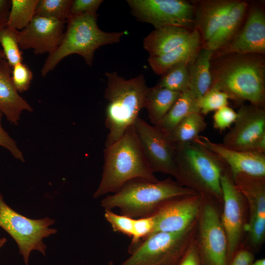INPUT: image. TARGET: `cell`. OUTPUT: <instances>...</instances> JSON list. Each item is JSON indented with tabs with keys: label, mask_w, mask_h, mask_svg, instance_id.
<instances>
[{
	"label": "cell",
	"mask_w": 265,
	"mask_h": 265,
	"mask_svg": "<svg viewBox=\"0 0 265 265\" xmlns=\"http://www.w3.org/2000/svg\"><path fill=\"white\" fill-rule=\"evenodd\" d=\"M211 67L212 84L235 102L265 106V59L264 54H230Z\"/></svg>",
	"instance_id": "cell-1"
},
{
	"label": "cell",
	"mask_w": 265,
	"mask_h": 265,
	"mask_svg": "<svg viewBox=\"0 0 265 265\" xmlns=\"http://www.w3.org/2000/svg\"><path fill=\"white\" fill-rule=\"evenodd\" d=\"M104 157L102 178L94 198L116 192L133 179L159 181L146 159L133 125L117 141L105 147Z\"/></svg>",
	"instance_id": "cell-2"
},
{
	"label": "cell",
	"mask_w": 265,
	"mask_h": 265,
	"mask_svg": "<svg viewBox=\"0 0 265 265\" xmlns=\"http://www.w3.org/2000/svg\"><path fill=\"white\" fill-rule=\"evenodd\" d=\"M176 181L204 198L222 203L221 177L227 165L194 142L174 144Z\"/></svg>",
	"instance_id": "cell-3"
},
{
	"label": "cell",
	"mask_w": 265,
	"mask_h": 265,
	"mask_svg": "<svg viewBox=\"0 0 265 265\" xmlns=\"http://www.w3.org/2000/svg\"><path fill=\"white\" fill-rule=\"evenodd\" d=\"M107 85L104 97L108 103L105 124L108 130L105 143L108 146L133 126L144 107L148 87L143 75L127 80L116 72H106Z\"/></svg>",
	"instance_id": "cell-4"
},
{
	"label": "cell",
	"mask_w": 265,
	"mask_h": 265,
	"mask_svg": "<svg viewBox=\"0 0 265 265\" xmlns=\"http://www.w3.org/2000/svg\"><path fill=\"white\" fill-rule=\"evenodd\" d=\"M195 193L171 178L157 182L135 178L127 182L113 194L102 199L100 205L105 210L117 208L121 214L135 218L153 214L170 199Z\"/></svg>",
	"instance_id": "cell-5"
},
{
	"label": "cell",
	"mask_w": 265,
	"mask_h": 265,
	"mask_svg": "<svg viewBox=\"0 0 265 265\" xmlns=\"http://www.w3.org/2000/svg\"><path fill=\"white\" fill-rule=\"evenodd\" d=\"M97 19V13L70 16L60 44L49 55L41 70L43 77L53 70L63 58L72 54L80 55L88 65H91L97 49L120 42L126 34L125 31L108 32L102 30Z\"/></svg>",
	"instance_id": "cell-6"
},
{
	"label": "cell",
	"mask_w": 265,
	"mask_h": 265,
	"mask_svg": "<svg viewBox=\"0 0 265 265\" xmlns=\"http://www.w3.org/2000/svg\"><path fill=\"white\" fill-rule=\"evenodd\" d=\"M197 224L198 220L180 232L152 234L121 265H178L195 237Z\"/></svg>",
	"instance_id": "cell-7"
},
{
	"label": "cell",
	"mask_w": 265,
	"mask_h": 265,
	"mask_svg": "<svg viewBox=\"0 0 265 265\" xmlns=\"http://www.w3.org/2000/svg\"><path fill=\"white\" fill-rule=\"evenodd\" d=\"M55 222L49 217L31 219L20 214L5 202L0 193V227L15 240L26 265H28L33 251L46 256L47 246L43 239L57 233L56 229L50 227Z\"/></svg>",
	"instance_id": "cell-8"
},
{
	"label": "cell",
	"mask_w": 265,
	"mask_h": 265,
	"mask_svg": "<svg viewBox=\"0 0 265 265\" xmlns=\"http://www.w3.org/2000/svg\"><path fill=\"white\" fill-rule=\"evenodd\" d=\"M195 240L202 265H229L227 242L215 202L204 198Z\"/></svg>",
	"instance_id": "cell-9"
},
{
	"label": "cell",
	"mask_w": 265,
	"mask_h": 265,
	"mask_svg": "<svg viewBox=\"0 0 265 265\" xmlns=\"http://www.w3.org/2000/svg\"><path fill=\"white\" fill-rule=\"evenodd\" d=\"M132 14L155 29L176 26L194 29V2L183 0H128Z\"/></svg>",
	"instance_id": "cell-10"
},
{
	"label": "cell",
	"mask_w": 265,
	"mask_h": 265,
	"mask_svg": "<svg viewBox=\"0 0 265 265\" xmlns=\"http://www.w3.org/2000/svg\"><path fill=\"white\" fill-rule=\"evenodd\" d=\"M223 210L220 221L227 242L229 265L233 256L239 248L245 227V200L236 187L228 166L221 177Z\"/></svg>",
	"instance_id": "cell-11"
},
{
	"label": "cell",
	"mask_w": 265,
	"mask_h": 265,
	"mask_svg": "<svg viewBox=\"0 0 265 265\" xmlns=\"http://www.w3.org/2000/svg\"><path fill=\"white\" fill-rule=\"evenodd\" d=\"M232 177L247 204L249 219L245 227L247 244L252 249L259 250L265 238V177L240 173Z\"/></svg>",
	"instance_id": "cell-12"
},
{
	"label": "cell",
	"mask_w": 265,
	"mask_h": 265,
	"mask_svg": "<svg viewBox=\"0 0 265 265\" xmlns=\"http://www.w3.org/2000/svg\"><path fill=\"white\" fill-rule=\"evenodd\" d=\"M265 53V13L257 4L249 6L241 27L227 44L213 52L212 60L230 54Z\"/></svg>",
	"instance_id": "cell-13"
},
{
	"label": "cell",
	"mask_w": 265,
	"mask_h": 265,
	"mask_svg": "<svg viewBox=\"0 0 265 265\" xmlns=\"http://www.w3.org/2000/svg\"><path fill=\"white\" fill-rule=\"evenodd\" d=\"M133 126L153 172L169 174L175 178V147L167 135L140 117Z\"/></svg>",
	"instance_id": "cell-14"
},
{
	"label": "cell",
	"mask_w": 265,
	"mask_h": 265,
	"mask_svg": "<svg viewBox=\"0 0 265 265\" xmlns=\"http://www.w3.org/2000/svg\"><path fill=\"white\" fill-rule=\"evenodd\" d=\"M204 197L198 193L170 199L153 214L156 232H180L198 219ZM152 233V234H153Z\"/></svg>",
	"instance_id": "cell-15"
},
{
	"label": "cell",
	"mask_w": 265,
	"mask_h": 265,
	"mask_svg": "<svg viewBox=\"0 0 265 265\" xmlns=\"http://www.w3.org/2000/svg\"><path fill=\"white\" fill-rule=\"evenodd\" d=\"M66 22L35 15L30 23L18 32L20 49H32L36 54H51L62 40Z\"/></svg>",
	"instance_id": "cell-16"
},
{
	"label": "cell",
	"mask_w": 265,
	"mask_h": 265,
	"mask_svg": "<svg viewBox=\"0 0 265 265\" xmlns=\"http://www.w3.org/2000/svg\"><path fill=\"white\" fill-rule=\"evenodd\" d=\"M237 112V119L221 144L231 149L248 151L254 141L265 133V106L242 105Z\"/></svg>",
	"instance_id": "cell-17"
},
{
	"label": "cell",
	"mask_w": 265,
	"mask_h": 265,
	"mask_svg": "<svg viewBox=\"0 0 265 265\" xmlns=\"http://www.w3.org/2000/svg\"><path fill=\"white\" fill-rule=\"evenodd\" d=\"M193 142L217 155L228 167L232 177L240 173L265 177V154L231 149L200 135Z\"/></svg>",
	"instance_id": "cell-18"
},
{
	"label": "cell",
	"mask_w": 265,
	"mask_h": 265,
	"mask_svg": "<svg viewBox=\"0 0 265 265\" xmlns=\"http://www.w3.org/2000/svg\"><path fill=\"white\" fill-rule=\"evenodd\" d=\"M237 0H205L194 4V28L199 32L202 46L215 33Z\"/></svg>",
	"instance_id": "cell-19"
},
{
	"label": "cell",
	"mask_w": 265,
	"mask_h": 265,
	"mask_svg": "<svg viewBox=\"0 0 265 265\" xmlns=\"http://www.w3.org/2000/svg\"><path fill=\"white\" fill-rule=\"evenodd\" d=\"M12 68L5 58L0 59V112L11 123L18 125L23 111L33 108L16 89L12 80Z\"/></svg>",
	"instance_id": "cell-20"
},
{
	"label": "cell",
	"mask_w": 265,
	"mask_h": 265,
	"mask_svg": "<svg viewBox=\"0 0 265 265\" xmlns=\"http://www.w3.org/2000/svg\"><path fill=\"white\" fill-rule=\"evenodd\" d=\"M202 46L200 34L194 28L184 44L165 54L157 56H149L148 62L155 73L162 75L177 64L186 63L189 64L201 50Z\"/></svg>",
	"instance_id": "cell-21"
},
{
	"label": "cell",
	"mask_w": 265,
	"mask_h": 265,
	"mask_svg": "<svg viewBox=\"0 0 265 265\" xmlns=\"http://www.w3.org/2000/svg\"><path fill=\"white\" fill-rule=\"evenodd\" d=\"M192 31L176 26L156 28L144 38L143 47L149 53V56L161 55L184 44Z\"/></svg>",
	"instance_id": "cell-22"
},
{
	"label": "cell",
	"mask_w": 265,
	"mask_h": 265,
	"mask_svg": "<svg viewBox=\"0 0 265 265\" xmlns=\"http://www.w3.org/2000/svg\"><path fill=\"white\" fill-rule=\"evenodd\" d=\"M249 7L247 2L237 0L220 27L202 48L214 51L229 42L243 25Z\"/></svg>",
	"instance_id": "cell-23"
},
{
	"label": "cell",
	"mask_w": 265,
	"mask_h": 265,
	"mask_svg": "<svg viewBox=\"0 0 265 265\" xmlns=\"http://www.w3.org/2000/svg\"><path fill=\"white\" fill-rule=\"evenodd\" d=\"M213 52L202 48L195 58L188 65V90L197 99L212 86L211 61Z\"/></svg>",
	"instance_id": "cell-24"
},
{
	"label": "cell",
	"mask_w": 265,
	"mask_h": 265,
	"mask_svg": "<svg viewBox=\"0 0 265 265\" xmlns=\"http://www.w3.org/2000/svg\"><path fill=\"white\" fill-rule=\"evenodd\" d=\"M175 92L158 85L148 87L144 107L153 126H157L165 116L181 95Z\"/></svg>",
	"instance_id": "cell-25"
},
{
	"label": "cell",
	"mask_w": 265,
	"mask_h": 265,
	"mask_svg": "<svg viewBox=\"0 0 265 265\" xmlns=\"http://www.w3.org/2000/svg\"><path fill=\"white\" fill-rule=\"evenodd\" d=\"M197 98L189 90L182 93L171 108L156 126L166 134H169L185 117L193 112H200Z\"/></svg>",
	"instance_id": "cell-26"
},
{
	"label": "cell",
	"mask_w": 265,
	"mask_h": 265,
	"mask_svg": "<svg viewBox=\"0 0 265 265\" xmlns=\"http://www.w3.org/2000/svg\"><path fill=\"white\" fill-rule=\"evenodd\" d=\"M206 127L204 116L200 112H193L185 117L166 135L174 144L191 142L205 130Z\"/></svg>",
	"instance_id": "cell-27"
},
{
	"label": "cell",
	"mask_w": 265,
	"mask_h": 265,
	"mask_svg": "<svg viewBox=\"0 0 265 265\" xmlns=\"http://www.w3.org/2000/svg\"><path fill=\"white\" fill-rule=\"evenodd\" d=\"M39 0H11L6 26L20 31L31 21Z\"/></svg>",
	"instance_id": "cell-28"
},
{
	"label": "cell",
	"mask_w": 265,
	"mask_h": 265,
	"mask_svg": "<svg viewBox=\"0 0 265 265\" xmlns=\"http://www.w3.org/2000/svg\"><path fill=\"white\" fill-rule=\"evenodd\" d=\"M188 65L186 63H181L172 66L161 75V77L157 85L180 93L188 90Z\"/></svg>",
	"instance_id": "cell-29"
},
{
	"label": "cell",
	"mask_w": 265,
	"mask_h": 265,
	"mask_svg": "<svg viewBox=\"0 0 265 265\" xmlns=\"http://www.w3.org/2000/svg\"><path fill=\"white\" fill-rule=\"evenodd\" d=\"M18 32L6 26L0 30V43L5 59L11 68L23 61L22 52L18 42Z\"/></svg>",
	"instance_id": "cell-30"
},
{
	"label": "cell",
	"mask_w": 265,
	"mask_h": 265,
	"mask_svg": "<svg viewBox=\"0 0 265 265\" xmlns=\"http://www.w3.org/2000/svg\"><path fill=\"white\" fill-rule=\"evenodd\" d=\"M72 0H39L35 15L67 22Z\"/></svg>",
	"instance_id": "cell-31"
},
{
	"label": "cell",
	"mask_w": 265,
	"mask_h": 265,
	"mask_svg": "<svg viewBox=\"0 0 265 265\" xmlns=\"http://www.w3.org/2000/svg\"><path fill=\"white\" fill-rule=\"evenodd\" d=\"M229 98L224 92L211 86L203 95L197 99L200 113L203 116L229 105Z\"/></svg>",
	"instance_id": "cell-32"
},
{
	"label": "cell",
	"mask_w": 265,
	"mask_h": 265,
	"mask_svg": "<svg viewBox=\"0 0 265 265\" xmlns=\"http://www.w3.org/2000/svg\"><path fill=\"white\" fill-rule=\"evenodd\" d=\"M155 219L153 214L138 218H134L133 235L128 252L132 253L142 242L151 235L154 230Z\"/></svg>",
	"instance_id": "cell-33"
},
{
	"label": "cell",
	"mask_w": 265,
	"mask_h": 265,
	"mask_svg": "<svg viewBox=\"0 0 265 265\" xmlns=\"http://www.w3.org/2000/svg\"><path fill=\"white\" fill-rule=\"evenodd\" d=\"M104 217L111 226L113 232L132 237L134 218L121 214H118L111 210H105Z\"/></svg>",
	"instance_id": "cell-34"
},
{
	"label": "cell",
	"mask_w": 265,
	"mask_h": 265,
	"mask_svg": "<svg viewBox=\"0 0 265 265\" xmlns=\"http://www.w3.org/2000/svg\"><path fill=\"white\" fill-rule=\"evenodd\" d=\"M12 80L17 91L22 93L28 89L33 78L30 68L22 62L12 68Z\"/></svg>",
	"instance_id": "cell-35"
},
{
	"label": "cell",
	"mask_w": 265,
	"mask_h": 265,
	"mask_svg": "<svg viewBox=\"0 0 265 265\" xmlns=\"http://www.w3.org/2000/svg\"><path fill=\"white\" fill-rule=\"evenodd\" d=\"M237 117V112L228 106L215 110L212 116L213 127L222 132L229 129L234 124Z\"/></svg>",
	"instance_id": "cell-36"
},
{
	"label": "cell",
	"mask_w": 265,
	"mask_h": 265,
	"mask_svg": "<svg viewBox=\"0 0 265 265\" xmlns=\"http://www.w3.org/2000/svg\"><path fill=\"white\" fill-rule=\"evenodd\" d=\"M103 0H74L70 8V16L86 13L96 14L97 11Z\"/></svg>",
	"instance_id": "cell-37"
},
{
	"label": "cell",
	"mask_w": 265,
	"mask_h": 265,
	"mask_svg": "<svg viewBox=\"0 0 265 265\" xmlns=\"http://www.w3.org/2000/svg\"><path fill=\"white\" fill-rule=\"evenodd\" d=\"M3 114L0 112V146L7 149L17 159L22 162L25 160L22 152L12 139L1 126V117Z\"/></svg>",
	"instance_id": "cell-38"
},
{
	"label": "cell",
	"mask_w": 265,
	"mask_h": 265,
	"mask_svg": "<svg viewBox=\"0 0 265 265\" xmlns=\"http://www.w3.org/2000/svg\"><path fill=\"white\" fill-rule=\"evenodd\" d=\"M178 265H202L195 237Z\"/></svg>",
	"instance_id": "cell-39"
},
{
	"label": "cell",
	"mask_w": 265,
	"mask_h": 265,
	"mask_svg": "<svg viewBox=\"0 0 265 265\" xmlns=\"http://www.w3.org/2000/svg\"><path fill=\"white\" fill-rule=\"evenodd\" d=\"M254 256L247 248H239L233 256L229 265H251Z\"/></svg>",
	"instance_id": "cell-40"
},
{
	"label": "cell",
	"mask_w": 265,
	"mask_h": 265,
	"mask_svg": "<svg viewBox=\"0 0 265 265\" xmlns=\"http://www.w3.org/2000/svg\"><path fill=\"white\" fill-rule=\"evenodd\" d=\"M248 151L259 154L265 153V133L262 134L254 141Z\"/></svg>",
	"instance_id": "cell-41"
},
{
	"label": "cell",
	"mask_w": 265,
	"mask_h": 265,
	"mask_svg": "<svg viewBox=\"0 0 265 265\" xmlns=\"http://www.w3.org/2000/svg\"><path fill=\"white\" fill-rule=\"evenodd\" d=\"M11 7V0H0V21L7 22Z\"/></svg>",
	"instance_id": "cell-42"
},
{
	"label": "cell",
	"mask_w": 265,
	"mask_h": 265,
	"mask_svg": "<svg viewBox=\"0 0 265 265\" xmlns=\"http://www.w3.org/2000/svg\"><path fill=\"white\" fill-rule=\"evenodd\" d=\"M251 265H265V259L264 258L258 259L251 264Z\"/></svg>",
	"instance_id": "cell-43"
},
{
	"label": "cell",
	"mask_w": 265,
	"mask_h": 265,
	"mask_svg": "<svg viewBox=\"0 0 265 265\" xmlns=\"http://www.w3.org/2000/svg\"><path fill=\"white\" fill-rule=\"evenodd\" d=\"M7 239L5 237H0V249L6 243Z\"/></svg>",
	"instance_id": "cell-44"
},
{
	"label": "cell",
	"mask_w": 265,
	"mask_h": 265,
	"mask_svg": "<svg viewBox=\"0 0 265 265\" xmlns=\"http://www.w3.org/2000/svg\"><path fill=\"white\" fill-rule=\"evenodd\" d=\"M6 23V22H2L0 21V30L5 26Z\"/></svg>",
	"instance_id": "cell-45"
},
{
	"label": "cell",
	"mask_w": 265,
	"mask_h": 265,
	"mask_svg": "<svg viewBox=\"0 0 265 265\" xmlns=\"http://www.w3.org/2000/svg\"><path fill=\"white\" fill-rule=\"evenodd\" d=\"M5 58V56L2 50H0V59Z\"/></svg>",
	"instance_id": "cell-46"
},
{
	"label": "cell",
	"mask_w": 265,
	"mask_h": 265,
	"mask_svg": "<svg viewBox=\"0 0 265 265\" xmlns=\"http://www.w3.org/2000/svg\"><path fill=\"white\" fill-rule=\"evenodd\" d=\"M115 265L114 263L112 261H110L108 262V265Z\"/></svg>",
	"instance_id": "cell-47"
}]
</instances>
